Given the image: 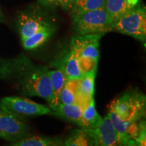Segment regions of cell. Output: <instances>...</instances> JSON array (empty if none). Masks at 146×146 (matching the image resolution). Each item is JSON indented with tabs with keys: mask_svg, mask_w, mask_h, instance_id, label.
<instances>
[{
	"mask_svg": "<svg viewBox=\"0 0 146 146\" xmlns=\"http://www.w3.org/2000/svg\"><path fill=\"white\" fill-rule=\"evenodd\" d=\"M68 52L63 56L60 60L58 68H61L64 71L68 80L80 79L83 74L80 70L78 65V55L76 49L70 44Z\"/></svg>",
	"mask_w": 146,
	"mask_h": 146,
	"instance_id": "obj_10",
	"label": "cell"
},
{
	"mask_svg": "<svg viewBox=\"0 0 146 146\" xmlns=\"http://www.w3.org/2000/svg\"><path fill=\"white\" fill-rule=\"evenodd\" d=\"M98 61L99 60L93 59L91 58L79 56L78 65L83 76L89 74L91 73H96Z\"/></svg>",
	"mask_w": 146,
	"mask_h": 146,
	"instance_id": "obj_20",
	"label": "cell"
},
{
	"mask_svg": "<svg viewBox=\"0 0 146 146\" xmlns=\"http://www.w3.org/2000/svg\"><path fill=\"white\" fill-rule=\"evenodd\" d=\"M3 14H2V12H1V9H0V22H3Z\"/></svg>",
	"mask_w": 146,
	"mask_h": 146,
	"instance_id": "obj_24",
	"label": "cell"
},
{
	"mask_svg": "<svg viewBox=\"0 0 146 146\" xmlns=\"http://www.w3.org/2000/svg\"><path fill=\"white\" fill-rule=\"evenodd\" d=\"M48 69L34 63L23 54L11 59L0 60L1 79L12 84L23 96L40 97L49 105L52 89Z\"/></svg>",
	"mask_w": 146,
	"mask_h": 146,
	"instance_id": "obj_1",
	"label": "cell"
},
{
	"mask_svg": "<svg viewBox=\"0 0 146 146\" xmlns=\"http://www.w3.org/2000/svg\"><path fill=\"white\" fill-rule=\"evenodd\" d=\"M106 0H75L70 9L73 22L89 11L104 6Z\"/></svg>",
	"mask_w": 146,
	"mask_h": 146,
	"instance_id": "obj_19",
	"label": "cell"
},
{
	"mask_svg": "<svg viewBox=\"0 0 146 146\" xmlns=\"http://www.w3.org/2000/svg\"><path fill=\"white\" fill-rule=\"evenodd\" d=\"M145 96L138 90H129L111 102L112 110L122 121L138 123L145 114Z\"/></svg>",
	"mask_w": 146,
	"mask_h": 146,
	"instance_id": "obj_2",
	"label": "cell"
},
{
	"mask_svg": "<svg viewBox=\"0 0 146 146\" xmlns=\"http://www.w3.org/2000/svg\"><path fill=\"white\" fill-rule=\"evenodd\" d=\"M88 130L94 136L96 145H120L117 131L115 129L108 114L103 118L99 127Z\"/></svg>",
	"mask_w": 146,
	"mask_h": 146,
	"instance_id": "obj_9",
	"label": "cell"
},
{
	"mask_svg": "<svg viewBox=\"0 0 146 146\" xmlns=\"http://www.w3.org/2000/svg\"><path fill=\"white\" fill-rule=\"evenodd\" d=\"M14 146H56L63 143L58 138L39 135H27L11 144Z\"/></svg>",
	"mask_w": 146,
	"mask_h": 146,
	"instance_id": "obj_17",
	"label": "cell"
},
{
	"mask_svg": "<svg viewBox=\"0 0 146 146\" xmlns=\"http://www.w3.org/2000/svg\"><path fill=\"white\" fill-rule=\"evenodd\" d=\"M103 118L97 112L94 99L83 108L79 127L81 129H95L101 125Z\"/></svg>",
	"mask_w": 146,
	"mask_h": 146,
	"instance_id": "obj_15",
	"label": "cell"
},
{
	"mask_svg": "<svg viewBox=\"0 0 146 146\" xmlns=\"http://www.w3.org/2000/svg\"><path fill=\"white\" fill-rule=\"evenodd\" d=\"M40 2L44 5H60V0H40Z\"/></svg>",
	"mask_w": 146,
	"mask_h": 146,
	"instance_id": "obj_23",
	"label": "cell"
},
{
	"mask_svg": "<svg viewBox=\"0 0 146 146\" xmlns=\"http://www.w3.org/2000/svg\"><path fill=\"white\" fill-rule=\"evenodd\" d=\"M64 145L88 146L96 145L95 139L88 129H82L74 130L66 139Z\"/></svg>",
	"mask_w": 146,
	"mask_h": 146,
	"instance_id": "obj_18",
	"label": "cell"
},
{
	"mask_svg": "<svg viewBox=\"0 0 146 146\" xmlns=\"http://www.w3.org/2000/svg\"><path fill=\"white\" fill-rule=\"evenodd\" d=\"M137 145H145V122L141 121L139 124V131L135 139Z\"/></svg>",
	"mask_w": 146,
	"mask_h": 146,
	"instance_id": "obj_21",
	"label": "cell"
},
{
	"mask_svg": "<svg viewBox=\"0 0 146 146\" xmlns=\"http://www.w3.org/2000/svg\"><path fill=\"white\" fill-rule=\"evenodd\" d=\"M104 33H91L72 37L70 44L76 49L78 56L91 58L99 60V46Z\"/></svg>",
	"mask_w": 146,
	"mask_h": 146,
	"instance_id": "obj_8",
	"label": "cell"
},
{
	"mask_svg": "<svg viewBox=\"0 0 146 146\" xmlns=\"http://www.w3.org/2000/svg\"><path fill=\"white\" fill-rule=\"evenodd\" d=\"M29 135L30 127L27 120L0 109V138L13 143Z\"/></svg>",
	"mask_w": 146,
	"mask_h": 146,
	"instance_id": "obj_6",
	"label": "cell"
},
{
	"mask_svg": "<svg viewBox=\"0 0 146 146\" xmlns=\"http://www.w3.org/2000/svg\"><path fill=\"white\" fill-rule=\"evenodd\" d=\"M84 108L77 104H60L53 114L64 118L69 122H72L79 126Z\"/></svg>",
	"mask_w": 146,
	"mask_h": 146,
	"instance_id": "obj_16",
	"label": "cell"
},
{
	"mask_svg": "<svg viewBox=\"0 0 146 146\" xmlns=\"http://www.w3.org/2000/svg\"><path fill=\"white\" fill-rule=\"evenodd\" d=\"M114 31L135 38L141 42L146 40V9L145 6L136 7L114 22Z\"/></svg>",
	"mask_w": 146,
	"mask_h": 146,
	"instance_id": "obj_3",
	"label": "cell"
},
{
	"mask_svg": "<svg viewBox=\"0 0 146 146\" xmlns=\"http://www.w3.org/2000/svg\"><path fill=\"white\" fill-rule=\"evenodd\" d=\"M75 0H60V5L64 10H70Z\"/></svg>",
	"mask_w": 146,
	"mask_h": 146,
	"instance_id": "obj_22",
	"label": "cell"
},
{
	"mask_svg": "<svg viewBox=\"0 0 146 146\" xmlns=\"http://www.w3.org/2000/svg\"><path fill=\"white\" fill-rule=\"evenodd\" d=\"M55 28L53 25L45 27L31 36L23 40V46L27 50H34L43 46L54 34Z\"/></svg>",
	"mask_w": 146,
	"mask_h": 146,
	"instance_id": "obj_14",
	"label": "cell"
},
{
	"mask_svg": "<svg viewBox=\"0 0 146 146\" xmlns=\"http://www.w3.org/2000/svg\"><path fill=\"white\" fill-rule=\"evenodd\" d=\"M21 41L25 39L43 27L52 25L39 10L22 12L17 19Z\"/></svg>",
	"mask_w": 146,
	"mask_h": 146,
	"instance_id": "obj_7",
	"label": "cell"
},
{
	"mask_svg": "<svg viewBox=\"0 0 146 146\" xmlns=\"http://www.w3.org/2000/svg\"><path fill=\"white\" fill-rule=\"evenodd\" d=\"M0 109L25 120L27 118L53 114L50 108L20 97L3 98L0 102Z\"/></svg>",
	"mask_w": 146,
	"mask_h": 146,
	"instance_id": "obj_5",
	"label": "cell"
},
{
	"mask_svg": "<svg viewBox=\"0 0 146 146\" xmlns=\"http://www.w3.org/2000/svg\"><path fill=\"white\" fill-rule=\"evenodd\" d=\"M112 22L104 7L89 11L74 21V31L78 35L91 33L106 34L112 31Z\"/></svg>",
	"mask_w": 146,
	"mask_h": 146,
	"instance_id": "obj_4",
	"label": "cell"
},
{
	"mask_svg": "<svg viewBox=\"0 0 146 146\" xmlns=\"http://www.w3.org/2000/svg\"><path fill=\"white\" fill-rule=\"evenodd\" d=\"M139 0H106L104 8L112 23L137 7Z\"/></svg>",
	"mask_w": 146,
	"mask_h": 146,
	"instance_id": "obj_13",
	"label": "cell"
},
{
	"mask_svg": "<svg viewBox=\"0 0 146 146\" xmlns=\"http://www.w3.org/2000/svg\"><path fill=\"white\" fill-rule=\"evenodd\" d=\"M96 73H91L78 79L76 89V104L85 108L94 99Z\"/></svg>",
	"mask_w": 146,
	"mask_h": 146,
	"instance_id": "obj_11",
	"label": "cell"
},
{
	"mask_svg": "<svg viewBox=\"0 0 146 146\" xmlns=\"http://www.w3.org/2000/svg\"><path fill=\"white\" fill-rule=\"evenodd\" d=\"M48 74L50 76L51 85H52V99L49 107L54 112L60 104V92L63 87L68 81L64 71L61 68H58L56 70L48 69Z\"/></svg>",
	"mask_w": 146,
	"mask_h": 146,
	"instance_id": "obj_12",
	"label": "cell"
}]
</instances>
